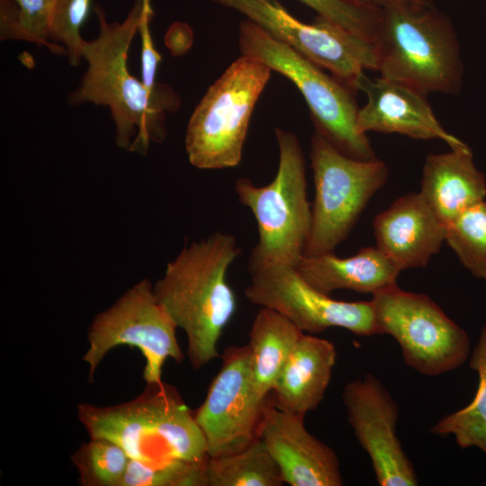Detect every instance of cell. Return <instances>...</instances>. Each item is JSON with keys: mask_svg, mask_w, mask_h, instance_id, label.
<instances>
[{"mask_svg": "<svg viewBox=\"0 0 486 486\" xmlns=\"http://www.w3.org/2000/svg\"><path fill=\"white\" fill-rule=\"evenodd\" d=\"M240 253L235 236L213 232L185 245L153 284L158 300L186 335L194 369L220 357L218 342L237 310L227 274Z\"/></svg>", "mask_w": 486, "mask_h": 486, "instance_id": "7a4b0ae2", "label": "cell"}, {"mask_svg": "<svg viewBox=\"0 0 486 486\" xmlns=\"http://www.w3.org/2000/svg\"><path fill=\"white\" fill-rule=\"evenodd\" d=\"M381 7L374 40L381 76L425 95L458 94L463 64L449 17L431 0H398Z\"/></svg>", "mask_w": 486, "mask_h": 486, "instance_id": "3957f363", "label": "cell"}, {"mask_svg": "<svg viewBox=\"0 0 486 486\" xmlns=\"http://www.w3.org/2000/svg\"><path fill=\"white\" fill-rule=\"evenodd\" d=\"M302 332L279 312L260 307L249 333L251 379L257 397L266 400Z\"/></svg>", "mask_w": 486, "mask_h": 486, "instance_id": "44dd1931", "label": "cell"}, {"mask_svg": "<svg viewBox=\"0 0 486 486\" xmlns=\"http://www.w3.org/2000/svg\"><path fill=\"white\" fill-rule=\"evenodd\" d=\"M310 159L315 195L306 256L334 252L389 175L384 162L350 158L317 130L310 140Z\"/></svg>", "mask_w": 486, "mask_h": 486, "instance_id": "ba28073f", "label": "cell"}, {"mask_svg": "<svg viewBox=\"0 0 486 486\" xmlns=\"http://www.w3.org/2000/svg\"><path fill=\"white\" fill-rule=\"evenodd\" d=\"M206 460L150 464L130 459L120 486H206Z\"/></svg>", "mask_w": 486, "mask_h": 486, "instance_id": "4316f807", "label": "cell"}, {"mask_svg": "<svg viewBox=\"0 0 486 486\" xmlns=\"http://www.w3.org/2000/svg\"><path fill=\"white\" fill-rule=\"evenodd\" d=\"M470 367L478 375L473 399L465 407L440 418L431 433L453 436L461 448L477 447L486 455V323L472 352Z\"/></svg>", "mask_w": 486, "mask_h": 486, "instance_id": "7402d4cb", "label": "cell"}, {"mask_svg": "<svg viewBox=\"0 0 486 486\" xmlns=\"http://www.w3.org/2000/svg\"><path fill=\"white\" fill-rule=\"evenodd\" d=\"M130 456L116 443L90 437L71 455L82 486H120Z\"/></svg>", "mask_w": 486, "mask_h": 486, "instance_id": "d4e9b609", "label": "cell"}, {"mask_svg": "<svg viewBox=\"0 0 486 486\" xmlns=\"http://www.w3.org/2000/svg\"><path fill=\"white\" fill-rule=\"evenodd\" d=\"M143 1V14L139 27L141 40V80L145 86L150 90L156 89L159 83L157 82V71L161 57L154 47L151 33L150 21L153 16L151 0Z\"/></svg>", "mask_w": 486, "mask_h": 486, "instance_id": "f546056e", "label": "cell"}, {"mask_svg": "<svg viewBox=\"0 0 486 486\" xmlns=\"http://www.w3.org/2000/svg\"><path fill=\"white\" fill-rule=\"evenodd\" d=\"M348 422L371 460L380 486H415L418 477L397 436L399 407L371 374L348 382L342 391Z\"/></svg>", "mask_w": 486, "mask_h": 486, "instance_id": "5bb4252c", "label": "cell"}, {"mask_svg": "<svg viewBox=\"0 0 486 486\" xmlns=\"http://www.w3.org/2000/svg\"><path fill=\"white\" fill-rule=\"evenodd\" d=\"M279 151L274 179L263 186L247 177L236 180L239 202L252 212L258 241L249 256L248 271L270 265L295 266L304 256L311 225L307 197L305 158L298 137L276 127Z\"/></svg>", "mask_w": 486, "mask_h": 486, "instance_id": "5b68a950", "label": "cell"}, {"mask_svg": "<svg viewBox=\"0 0 486 486\" xmlns=\"http://www.w3.org/2000/svg\"><path fill=\"white\" fill-rule=\"evenodd\" d=\"M313 288L330 295L336 290L374 294L396 284L400 270L378 248H364L349 257L334 252L303 257L296 266Z\"/></svg>", "mask_w": 486, "mask_h": 486, "instance_id": "ffe728a7", "label": "cell"}, {"mask_svg": "<svg viewBox=\"0 0 486 486\" xmlns=\"http://www.w3.org/2000/svg\"><path fill=\"white\" fill-rule=\"evenodd\" d=\"M379 334L399 344L405 364L421 374L440 375L462 366L470 354L467 332L428 296L397 284L373 295Z\"/></svg>", "mask_w": 486, "mask_h": 486, "instance_id": "30bf717a", "label": "cell"}, {"mask_svg": "<svg viewBox=\"0 0 486 486\" xmlns=\"http://www.w3.org/2000/svg\"><path fill=\"white\" fill-rule=\"evenodd\" d=\"M345 31L360 38L374 40L382 7L364 0H299Z\"/></svg>", "mask_w": 486, "mask_h": 486, "instance_id": "83f0119b", "label": "cell"}, {"mask_svg": "<svg viewBox=\"0 0 486 486\" xmlns=\"http://www.w3.org/2000/svg\"><path fill=\"white\" fill-rule=\"evenodd\" d=\"M220 358V369L194 412L209 457L237 453L254 442L266 404L252 385L248 346H229Z\"/></svg>", "mask_w": 486, "mask_h": 486, "instance_id": "4fadbf2b", "label": "cell"}, {"mask_svg": "<svg viewBox=\"0 0 486 486\" xmlns=\"http://www.w3.org/2000/svg\"><path fill=\"white\" fill-rule=\"evenodd\" d=\"M99 23L95 39L83 43L82 58L87 68L68 101L78 105L91 103L109 108L115 129L116 145L145 156L153 142L166 135V112L180 105L177 94L166 85L150 90L130 74L128 55L141 22L143 1L136 0L122 22H109L100 5L94 7Z\"/></svg>", "mask_w": 486, "mask_h": 486, "instance_id": "6da1fadb", "label": "cell"}, {"mask_svg": "<svg viewBox=\"0 0 486 486\" xmlns=\"http://www.w3.org/2000/svg\"><path fill=\"white\" fill-rule=\"evenodd\" d=\"M206 486H281L277 464L263 442L256 438L234 454L208 457Z\"/></svg>", "mask_w": 486, "mask_h": 486, "instance_id": "603a6c76", "label": "cell"}, {"mask_svg": "<svg viewBox=\"0 0 486 486\" xmlns=\"http://www.w3.org/2000/svg\"><path fill=\"white\" fill-rule=\"evenodd\" d=\"M177 326L158 300L153 284L142 279L123 292L106 310L97 313L87 331L88 348L83 361L88 366V382L104 356L113 348L129 346L142 354L143 379L147 384L162 381V370L168 358L176 363L184 356L176 338Z\"/></svg>", "mask_w": 486, "mask_h": 486, "instance_id": "9c48e42d", "label": "cell"}, {"mask_svg": "<svg viewBox=\"0 0 486 486\" xmlns=\"http://www.w3.org/2000/svg\"><path fill=\"white\" fill-rule=\"evenodd\" d=\"M336 358L332 342L302 333L271 391L272 404L301 416L315 410L330 382Z\"/></svg>", "mask_w": 486, "mask_h": 486, "instance_id": "ac0fdd59", "label": "cell"}, {"mask_svg": "<svg viewBox=\"0 0 486 486\" xmlns=\"http://www.w3.org/2000/svg\"><path fill=\"white\" fill-rule=\"evenodd\" d=\"M235 10L356 91L364 70L378 69L373 41L319 15L311 24L292 16L278 0H212Z\"/></svg>", "mask_w": 486, "mask_h": 486, "instance_id": "8fae6325", "label": "cell"}, {"mask_svg": "<svg viewBox=\"0 0 486 486\" xmlns=\"http://www.w3.org/2000/svg\"><path fill=\"white\" fill-rule=\"evenodd\" d=\"M271 71L261 60L241 55L210 86L185 130L184 148L192 166L212 170L240 163L252 112Z\"/></svg>", "mask_w": 486, "mask_h": 486, "instance_id": "8992f818", "label": "cell"}, {"mask_svg": "<svg viewBox=\"0 0 486 486\" xmlns=\"http://www.w3.org/2000/svg\"><path fill=\"white\" fill-rule=\"evenodd\" d=\"M58 0H0L2 40H19L43 45L54 52L49 32Z\"/></svg>", "mask_w": 486, "mask_h": 486, "instance_id": "cb8c5ba5", "label": "cell"}, {"mask_svg": "<svg viewBox=\"0 0 486 486\" xmlns=\"http://www.w3.org/2000/svg\"><path fill=\"white\" fill-rule=\"evenodd\" d=\"M76 410L90 437L116 443L130 459L154 464L203 462L209 457L194 412L164 382L148 384L140 395L124 403L107 407L79 403Z\"/></svg>", "mask_w": 486, "mask_h": 486, "instance_id": "277c9868", "label": "cell"}, {"mask_svg": "<svg viewBox=\"0 0 486 486\" xmlns=\"http://www.w3.org/2000/svg\"><path fill=\"white\" fill-rule=\"evenodd\" d=\"M248 273L246 298L279 312L303 333L314 335L338 327L364 337L379 334L372 301L332 299L310 285L292 266L270 265Z\"/></svg>", "mask_w": 486, "mask_h": 486, "instance_id": "7c38bea8", "label": "cell"}, {"mask_svg": "<svg viewBox=\"0 0 486 486\" xmlns=\"http://www.w3.org/2000/svg\"><path fill=\"white\" fill-rule=\"evenodd\" d=\"M376 248L398 267L425 266L446 241V226L420 193L405 194L374 220Z\"/></svg>", "mask_w": 486, "mask_h": 486, "instance_id": "e0dca14e", "label": "cell"}, {"mask_svg": "<svg viewBox=\"0 0 486 486\" xmlns=\"http://www.w3.org/2000/svg\"><path fill=\"white\" fill-rule=\"evenodd\" d=\"M92 0H58L50 21L49 41L54 52H65L68 62L77 66L85 40L80 29L90 12Z\"/></svg>", "mask_w": 486, "mask_h": 486, "instance_id": "f1b7e54d", "label": "cell"}, {"mask_svg": "<svg viewBox=\"0 0 486 486\" xmlns=\"http://www.w3.org/2000/svg\"><path fill=\"white\" fill-rule=\"evenodd\" d=\"M304 416L265 404L257 428L277 464L284 483L291 486H341L336 453L305 428Z\"/></svg>", "mask_w": 486, "mask_h": 486, "instance_id": "9a60e30c", "label": "cell"}, {"mask_svg": "<svg viewBox=\"0 0 486 486\" xmlns=\"http://www.w3.org/2000/svg\"><path fill=\"white\" fill-rule=\"evenodd\" d=\"M356 88L367 96L366 104L357 113L359 132L399 133L418 140L439 139L450 148L465 144L444 129L426 95L412 87L382 76L370 78L363 73Z\"/></svg>", "mask_w": 486, "mask_h": 486, "instance_id": "2e32d148", "label": "cell"}, {"mask_svg": "<svg viewBox=\"0 0 486 486\" xmlns=\"http://www.w3.org/2000/svg\"><path fill=\"white\" fill-rule=\"evenodd\" d=\"M238 48L241 55L261 60L296 86L315 130L337 148L356 159L375 158L368 137L356 127L359 108L353 89L248 19L238 26Z\"/></svg>", "mask_w": 486, "mask_h": 486, "instance_id": "52a82bcc", "label": "cell"}, {"mask_svg": "<svg viewBox=\"0 0 486 486\" xmlns=\"http://www.w3.org/2000/svg\"><path fill=\"white\" fill-rule=\"evenodd\" d=\"M365 2H369V3H372V4H379V5H382L383 4H386V3H389V2H392V1H398V0H364Z\"/></svg>", "mask_w": 486, "mask_h": 486, "instance_id": "4dcf8cb0", "label": "cell"}, {"mask_svg": "<svg viewBox=\"0 0 486 486\" xmlns=\"http://www.w3.org/2000/svg\"><path fill=\"white\" fill-rule=\"evenodd\" d=\"M446 241L464 266L486 281V202L476 203L446 226Z\"/></svg>", "mask_w": 486, "mask_h": 486, "instance_id": "484cf974", "label": "cell"}, {"mask_svg": "<svg viewBox=\"0 0 486 486\" xmlns=\"http://www.w3.org/2000/svg\"><path fill=\"white\" fill-rule=\"evenodd\" d=\"M419 193L447 226L467 209L484 201L486 180L474 165L471 148L464 144L427 157Z\"/></svg>", "mask_w": 486, "mask_h": 486, "instance_id": "d6986e66", "label": "cell"}]
</instances>
